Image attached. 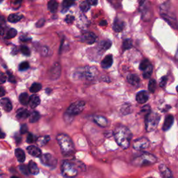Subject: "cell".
I'll return each instance as SVG.
<instances>
[{
    "label": "cell",
    "mask_w": 178,
    "mask_h": 178,
    "mask_svg": "<svg viewBox=\"0 0 178 178\" xmlns=\"http://www.w3.org/2000/svg\"><path fill=\"white\" fill-rule=\"evenodd\" d=\"M19 169L22 173H23L25 175H28L30 173L29 168L27 167V166H25V165H20Z\"/></svg>",
    "instance_id": "obj_38"
},
{
    "label": "cell",
    "mask_w": 178,
    "mask_h": 178,
    "mask_svg": "<svg viewBox=\"0 0 178 178\" xmlns=\"http://www.w3.org/2000/svg\"><path fill=\"white\" fill-rule=\"evenodd\" d=\"M39 119H40V114L38 112L33 111V112H31V114H30L29 122H31V123L36 122Z\"/></svg>",
    "instance_id": "obj_28"
},
{
    "label": "cell",
    "mask_w": 178,
    "mask_h": 178,
    "mask_svg": "<svg viewBox=\"0 0 178 178\" xmlns=\"http://www.w3.org/2000/svg\"><path fill=\"white\" fill-rule=\"evenodd\" d=\"M1 105H2V108L4 109V111H6V112L11 111L13 109L11 102L10 101V100L9 98H6V97L2 98Z\"/></svg>",
    "instance_id": "obj_15"
},
{
    "label": "cell",
    "mask_w": 178,
    "mask_h": 178,
    "mask_svg": "<svg viewBox=\"0 0 178 178\" xmlns=\"http://www.w3.org/2000/svg\"><path fill=\"white\" fill-rule=\"evenodd\" d=\"M73 1H75V0H73Z\"/></svg>",
    "instance_id": "obj_59"
},
{
    "label": "cell",
    "mask_w": 178,
    "mask_h": 178,
    "mask_svg": "<svg viewBox=\"0 0 178 178\" xmlns=\"http://www.w3.org/2000/svg\"><path fill=\"white\" fill-rule=\"evenodd\" d=\"M16 141L17 143V144H20V143L21 141H22L21 137L20 136H17L16 138Z\"/></svg>",
    "instance_id": "obj_52"
},
{
    "label": "cell",
    "mask_w": 178,
    "mask_h": 178,
    "mask_svg": "<svg viewBox=\"0 0 178 178\" xmlns=\"http://www.w3.org/2000/svg\"><path fill=\"white\" fill-rule=\"evenodd\" d=\"M22 16H20V15L17 14H11L8 17V20L10 22H12V23H16V22H19L20 20L22 18Z\"/></svg>",
    "instance_id": "obj_27"
},
{
    "label": "cell",
    "mask_w": 178,
    "mask_h": 178,
    "mask_svg": "<svg viewBox=\"0 0 178 178\" xmlns=\"http://www.w3.org/2000/svg\"><path fill=\"white\" fill-rule=\"evenodd\" d=\"M29 112L26 109H19L16 113V117L18 119H26L27 118L29 117Z\"/></svg>",
    "instance_id": "obj_19"
},
{
    "label": "cell",
    "mask_w": 178,
    "mask_h": 178,
    "mask_svg": "<svg viewBox=\"0 0 178 178\" xmlns=\"http://www.w3.org/2000/svg\"><path fill=\"white\" fill-rule=\"evenodd\" d=\"M6 75L5 74L4 72H1V75H0V81H1V84H4L6 82Z\"/></svg>",
    "instance_id": "obj_47"
},
{
    "label": "cell",
    "mask_w": 178,
    "mask_h": 178,
    "mask_svg": "<svg viewBox=\"0 0 178 178\" xmlns=\"http://www.w3.org/2000/svg\"><path fill=\"white\" fill-rule=\"evenodd\" d=\"M85 107V102L83 101H78L72 103L71 106L67 108L66 114L71 116H74L79 114L83 111Z\"/></svg>",
    "instance_id": "obj_7"
},
{
    "label": "cell",
    "mask_w": 178,
    "mask_h": 178,
    "mask_svg": "<svg viewBox=\"0 0 178 178\" xmlns=\"http://www.w3.org/2000/svg\"><path fill=\"white\" fill-rule=\"evenodd\" d=\"M5 137V134L3 132H2V136H1V139H4V138Z\"/></svg>",
    "instance_id": "obj_55"
},
{
    "label": "cell",
    "mask_w": 178,
    "mask_h": 178,
    "mask_svg": "<svg viewBox=\"0 0 178 178\" xmlns=\"http://www.w3.org/2000/svg\"><path fill=\"white\" fill-rule=\"evenodd\" d=\"M157 157L154 155L144 152L139 157L134 158L132 164L136 166H147L156 163Z\"/></svg>",
    "instance_id": "obj_4"
},
{
    "label": "cell",
    "mask_w": 178,
    "mask_h": 178,
    "mask_svg": "<svg viewBox=\"0 0 178 178\" xmlns=\"http://www.w3.org/2000/svg\"><path fill=\"white\" fill-rule=\"evenodd\" d=\"M100 24L101 25V26H105V25L107 24V22L106 20H102L101 22H100Z\"/></svg>",
    "instance_id": "obj_54"
},
{
    "label": "cell",
    "mask_w": 178,
    "mask_h": 178,
    "mask_svg": "<svg viewBox=\"0 0 178 178\" xmlns=\"http://www.w3.org/2000/svg\"><path fill=\"white\" fill-rule=\"evenodd\" d=\"M1 94H0V96L1 97H3L4 95H5V91H4V89H3V87H1Z\"/></svg>",
    "instance_id": "obj_53"
},
{
    "label": "cell",
    "mask_w": 178,
    "mask_h": 178,
    "mask_svg": "<svg viewBox=\"0 0 178 178\" xmlns=\"http://www.w3.org/2000/svg\"><path fill=\"white\" fill-rule=\"evenodd\" d=\"M174 122V117L172 116V115H169L166 117L165 118L164 123L163 125V130L164 131H168V130L170 129V127H172L173 124Z\"/></svg>",
    "instance_id": "obj_13"
},
{
    "label": "cell",
    "mask_w": 178,
    "mask_h": 178,
    "mask_svg": "<svg viewBox=\"0 0 178 178\" xmlns=\"http://www.w3.org/2000/svg\"><path fill=\"white\" fill-rule=\"evenodd\" d=\"M159 169L163 178H174L171 171L166 165L161 164L159 166Z\"/></svg>",
    "instance_id": "obj_11"
},
{
    "label": "cell",
    "mask_w": 178,
    "mask_h": 178,
    "mask_svg": "<svg viewBox=\"0 0 178 178\" xmlns=\"http://www.w3.org/2000/svg\"><path fill=\"white\" fill-rule=\"evenodd\" d=\"M160 13L162 17L169 23L173 28L178 29V22L173 10L169 3L163 4L160 7Z\"/></svg>",
    "instance_id": "obj_2"
},
{
    "label": "cell",
    "mask_w": 178,
    "mask_h": 178,
    "mask_svg": "<svg viewBox=\"0 0 178 178\" xmlns=\"http://www.w3.org/2000/svg\"><path fill=\"white\" fill-rule=\"evenodd\" d=\"M8 74H9V82H12V83H16V79H15V77H14L13 75L11 73H9V72H8Z\"/></svg>",
    "instance_id": "obj_49"
},
{
    "label": "cell",
    "mask_w": 178,
    "mask_h": 178,
    "mask_svg": "<svg viewBox=\"0 0 178 178\" xmlns=\"http://www.w3.org/2000/svg\"><path fill=\"white\" fill-rule=\"evenodd\" d=\"M168 81V77L166 76H164L162 77L161 79H160V82H159V86L161 87H164L166 86V82Z\"/></svg>",
    "instance_id": "obj_44"
},
{
    "label": "cell",
    "mask_w": 178,
    "mask_h": 178,
    "mask_svg": "<svg viewBox=\"0 0 178 178\" xmlns=\"http://www.w3.org/2000/svg\"><path fill=\"white\" fill-rule=\"evenodd\" d=\"M27 151H28L29 153L34 156L35 157H41V150H40L38 147L36 146H34V145H30L27 148Z\"/></svg>",
    "instance_id": "obj_14"
},
{
    "label": "cell",
    "mask_w": 178,
    "mask_h": 178,
    "mask_svg": "<svg viewBox=\"0 0 178 178\" xmlns=\"http://www.w3.org/2000/svg\"><path fill=\"white\" fill-rule=\"evenodd\" d=\"M157 83L154 79H150L148 84V90L150 93H154L156 90Z\"/></svg>",
    "instance_id": "obj_35"
},
{
    "label": "cell",
    "mask_w": 178,
    "mask_h": 178,
    "mask_svg": "<svg viewBox=\"0 0 178 178\" xmlns=\"http://www.w3.org/2000/svg\"><path fill=\"white\" fill-rule=\"evenodd\" d=\"M116 141L122 148L127 149L129 147L132 134L130 130L123 125L118 126L114 132Z\"/></svg>",
    "instance_id": "obj_1"
},
{
    "label": "cell",
    "mask_w": 178,
    "mask_h": 178,
    "mask_svg": "<svg viewBox=\"0 0 178 178\" xmlns=\"http://www.w3.org/2000/svg\"><path fill=\"white\" fill-rule=\"evenodd\" d=\"M127 82L132 86H138L140 83L139 77L136 74H129L127 76Z\"/></svg>",
    "instance_id": "obj_21"
},
{
    "label": "cell",
    "mask_w": 178,
    "mask_h": 178,
    "mask_svg": "<svg viewBox=\"0 0 178 178\" xmlns=\"http://www.w3.org/2000/svg\"><path fill=\"white\" fill-rule=\"evenodd\" d=\"M36 137L33 135L32 134H29L28 136H27V143H32L34 141H37Z\"/></svg>",
    "instance_id": "obj_42"
},
{
    "label": "cell",
    "mask_w": 178,
    "mask_h": 178,
    "mask_svg": "<svg viewBox=\"0 0 178 178\" xmlns=\"http://www.w3.org/2000/svg\"><path fill=\"white\" fill-rule=\"evenodd\" d=\"M28 132V127H27V125L26 124H23L21 125V128H20V133L22 134H26V133Z\"/></svg>",
    "instance_id": "obj_46"
},
{
    "label": "cell",
    "mask_w": 178,
    "mask_h": 178,
    "mask_svg": "<svg viewBox=\"0 0 178 178\" xmlns=\"http://www.w3.org/2000/svg\"><path fill=\"white\" fill-rule=\"evenodd\" d=\"M86 2L89 4V5H91V6H95V5L97 4V2H98V0H86Z\"/></svg>",
    "instance_id": "obj_50"
},
{
    "label": "cell",
    "mask_w": 178,
    "mask_h": 178,
    "mask_svg": "<svg viewBox=\"0 0 178 178\" xmlns=\"http://www.w3.org/2000/svg\"><path fill=\"white\" fill-rule=\"evenodd\" d=\"M176 90H177V93H178V86H177V88H176Z\"/></svg>",
    "instance_id": "obj_57"
},
{
    "label": "cell",
    "mask_w": 178,
    "mask_h": 178,
    "mask_svg": "<svg viewBox=\"0 0 178 178\" xmlns=\"http://www.w3.org/2000/svg\"><path fill=\"white\" fill-rule=\"evenodd\" d=\"M132 42L131 39H126L123 41V43H122V49L127 50L129 49L132 47Z\"/></svg>",
    "instance_id": "obj_33"
},
{
    "label": "cell",
    "mask_w": 178,
    "mask_h": 178,
    "mask_svg": "<svg viewBox=\"0 0 178 178\" xmlns=\"http://www.w3.org/2000/svg\"><path fill=\"white\" fill-rule=\"evenodd\" d=\"M15 154L17 158V161L20 163L24 162L26 159V156H25L24 152L20 148H17L15 151Z\"/></svg>",
    "instance_id": "obj_22"
},
{
    "label": "cell",
    "mask_w": 178,
    "mask_h": 178,
    "mask_svg": "<svg viewBox=\"0 0 178 178\" xmlns=\"http://www.w3.org/2000/svg\"><path fill=\"white\" fill-rule=\"evenodd\" d=\"M129 109H130V106H129V105L127 104L126 106H125V105H124V106L122 107V109H121V112L124 115H127V114H129V113H130Z\"/></svg>",
    "instance_id": "obj_43"
},
{
    "label": "cell",
    "mask_w": 178,
    "mask_h": 178,
    "mask_svg": "<svg viewBox=\"0 0 178 178\" xmlns=\"http://www.w3.org/2000/svg\"><path fill=\"white\" fill-rule=\"evenodd\" d=\"M80 9L83 12H87L90 9V5L87 2H82L79 5Z\"/></svg>",
    "instance_id": "obj_37"
},
{
    "label": "cell",
    "mask_w": 178,
    "mask_h": 178,
    "mask_svg": "<svg viewBox=\"0 0 178 178\" xmlns=\"http://www.w3.org/2000/svg\"><path fill=\"white\" fill-rule=\"evenodd\" d=\"M56 139L64 155L65 156H71L74 153V147L73 142L67 135L59 134L57 135Z\"/></svg>",
    "instance_id": "obj_3"
},
{
    "label": "cell",
    "mask_w": 178,
    "mask_h": 178,
    "mask_svg": "<svg viewBox=\"0 0 178 178\" xmlns=\"http://www.w3.org/2000/svg\"><path fill=\"white\" fill-rule=\"evenodd\" d=\"M149 178H152V177H149Z\"/></svg>",
    "instance_id": "obj_58"
},
{
    "label": "cell",
    "mask_w": 178,
    "mask_h": 178,
    "mask_svg": "<svg viewBox=\"0 0 178 178\" xmlns=\"http://www.w3.org/2000/svg\"><path fill=\"white\" fill-rule=\"evenodd\" d=\"M45 22V19H41V20H39L38 21V22H37L36 24V27H42L44 25Z\"/></svg>",
    "instance_id": "obj_48"
},
{
    "label": "cell",
    "mask_w": 178,
    "mask_h": 178,
    "mask_svg": "<svg viewBox=\"0 0 178 178\" xmlns=\"http://www.w3.org/2000/svg\"><path fill=\"white\" fill-rule=\"evenodd\" d=\"M41 103V99L38 95H34L30 97V101H29V106L31 107L32 109L37 107Z\"/></svg>",
    "instance_id": "obj_18"
},
{
    "label": "cell",
    "mask_w": 178,
    "mask_h": 178,
    "mask_svg": "<svg viewBox=\"0 0 178 178\" xmlns=\"http://www.w3.org/2000/svg\"><path fill=\"white\" fill-rule=\"evenodd\" d=\"M41 161L42 164L49 167L54 168L57 165L56 159H55L52 154L48 153L42 155L41 157Z\"/></svg>",
    "instance_id": "obj_9"
},
{
    "label": "cell",
    "mask_w": 178,
    "mask_h": 178,
    "mask_svg": "<svg viewBox=\"0 0 178 178\" xmlns=\"http://www.w3.org/2000/svg\"><path fill=\"white\" fill-rule=\"evenodd\" d=\"M94 121L100 127H105L107 125V120L101 116H96L94 117Z\"/></svg>",
    "instance_id": "obj_23"
},
{
    "label": "cell",
    "mask_w": 178,
    "mask_h": 178,
    "mask_svg": "<svg viewBox=\"0 0 178 178\" xmlns=\"http://www.w3.org/2000/svg\"><path fill=\"white\" fill-rule=\"evenodd\" d=\"M61 171L63 175L67 177H74L77 175V170L74 164L67 161H64L62 164Z\"/></svg>",
    "instance_id": "obj_6"
},
{
    "label": "cell",
    "mask_w": 178,
    "mask_h": 178,
    "mask_svg": "<svg viewBox=\"0 0 178 178\" xmlns=\"http://www.w3.org/2000/svg\"><path fill=\"white\" fill-rule=\"evenodd\" d=\"M152 71H153V67H152V64H150L149 67H147L146 70H145L143 71V76L145 79H148L151 76V74L152 73Z\"/></svg>",
    "instance_id": "obj_31"
},
{
    "label": "cell",
    "mask_w": 178,
    "mask_h": 178,
    "mask_svg": "<svg viewBox=\"0 0 178 178\" xmlns=\"http://www.w3.org/2000/svg\"><path fill=\"white\" fill-rule=\"evenodd\" d=\"M125 23L124 22L120 21L118 19H116L114 21V25H113V29L116 32L122 31L124 29Z\"/></svg>",
    "instance_id": "obj_20"
},
{
    "label": "cell",
    "mask_w": 178,
    "mask_h": 178,
    "mask_svg": "<svg viewBox=\"0 0 178 178\" xmlns=\"http://www.w3.org/2000/svg\"><path fill=\"white\" fill-rule=\"evenodd\" d=\"M150 141L147 138L141 137L137 139L134 141L133 147L136 150H142L147 148L149 147Z\"/></svg>",
    "instance_id": "obj_8"
},
{
    "label": "cell",
    "mask_w": 178,
    "mask_h": 178,
    "mask_svg": "<svg viewBox=\"0 0 178 178\" xmlns=\"http://www.w3.org/2000/svg\"><path fill=\"white\" fill-rule=\"evenodd\" d=\"M20 50L22 53L25 55V56H29L30 54H31L30 49H29V47H27V46H22Z\"/></svg>",
    "instance_id": "obj_41"
},
{
    "label": "cell",
    "mask_w": 178,
    "mask_h": 178,
    "mask_svg": "<svg viewBox=\"0 0 178 178\" xmlns=\"http://www.w3.org/2000/svg\"><path fill=\"white\" fill-rule=\"evenodd\" d=\"M42 89V85L39 83H34L31 85V86L30 87L29 91L30 92L34 93H36L40 91Z\"/></svg>",
    "instance_id": "obj_29"
},
{
    "label": "cell",
    "mask_w": 178,
    "mask_h": 178,
    "mask_svg": "<svg viewBox=\"0 0 178 178\" xmlns=\"http://www.w3.org/2000/svg\"><path fill=\"white\" fill-rule=\"evenodd\" d=\"M29 67V63L24 61V62L21 63V64H20V66H19V70L20 71H26V70L28 69Z\"/></svg>",
    "instance_id": "obj_40"
},
{
    "label": "cell",
    "mask_w": 178,
    "mask_h": 178,
    "mask_svg": "<svg viewBox=\"0 0 178 178\" xmlns=\"http://www.w3.org/2000/svg\"><path fill=\"white\" fill-rule=\"evenodd\" d=\"M11 178H20L18 177H16V176H12Z\"/></svg>",
    "instance_id": "obj_56"
},
{
    "label": "cell",
    "mask_w": 178,
    "mask_h": 178,
    "mask_svg": "<svg viewBox=\"0 0 178 178\" xmlns=\"http://www.w3.org/2000/svg\"><path fill=\"white\" fill-rule=\"evenodd\" d=\"M17 34V31L16 29H11L8 32H7L6 36V39L13 38H14L15 36H16Z\"/></svg>",
    "instance_id": "obj_36"
},
{
    "label": "cell",
    "mask_w": 178,
    "mask_h": 178,
    "mask_svg": "<svg viewBox=\"0 0 178 178\" xmlns=\"http://www.w3.org/2000/svg\"><path fill=\"white\" fill-rule=\"evenodd\" d=\"M19 100L20 102L23 105H27L29 104L30 101V97L29 96V95L27 93H23L20 94L19 97Z\"/></svg>",
    "instance_id": "obj_26"
},
{
    "label": "cell",
    "mask_w": 178,
    "mask_h": 178,
    "mask_svg": "<svg viewBox=\"0 0 178 178\" xmlns=\"http://www.w3.org/2000/svg\"><path fill=\"white\" fill-rule=\"evenodd\" d=\"M113 64V56L112 55L109 54L104 57V59L101 62V66L104 69L109 68L112 66Z\"/></svg>",
    "instance_id": "obj_17"
},
{
    "label": "cell",
    "mask_w": 178,
    "mask_h": 178,
    "mask_svg": "<svg viewBox=\"0 0 178 178\" xmlns=\"http://www.w3.org/2000/svg\"><path fill=\"white\" fill-rule=\"evenodd\" d=\"M73 0H64V3H63V7L64 9L67 10L70 6H71L73 4Z\"/></svg>",
    "instance_id": "obj_39"
},
{
    "label": "cell",
    "mask_w": 178,
    "mask_h": 178,
    "mask_svg": "<svg viewBox=\"0 0 178 178\" xmlns=\"http://www.w3.org/2000/svg\"><path fill=\"white\" fill-rule=\"evenodd\" d=\"M96 36L92 32H87L84 34V41L89 45L93 44L96 41Z\"/></svg>",
    "instance_id": "obj_16"
},
{
    "label": "cell",
    "mask_w": 178,
    "mask_h": 178,
    "mask_svg": "<svg viewBox=\"0 0 178 178\" xmlns=\"http://www.w3.org/2000/svg\"><path fill=\"white\" fill-rule=\"evenodd\" d=\"M28 168L29 172L33 175H38L39 173V169L38 167L37 164L33 161H30L28 164Z\"/></svg>",
    "instance_id": "obj_24"
},
{
    "label": "cell",
    "mask_w": 178,
    "mask_h": 178,
    "mask_svg": "<svg viewBox=\"0 0 178 178\" xmlns=\"http://www.w3.org/2000/svg\"><path fill=\"white\" fill-rule=\"evenodd\" d=\"M150 64H150L148 60L144 59V60H143V61L141 63V64H140L139 68H140V70H141V71H144L145 70H146L147 67H149V66Z\"/></svg>",
    "instance_id": "obj_34"
},
{
    "label": "cell",
    "mask_w": 178,
    "mask_h": 178,
    "mask_svg": "<svg viewBox=\"0 0 178 178\" xmlns=\"http://www.w3.org/2000/svg\"><path fill=\"white\" fill-rule=\"evenodd\" d=\"M59 6V3L56 0H50L47 4V8L49 11L52 13H55L56 11Z\"/></svg>",
    "instance_id": "obj_25"
},
{
    "label": "cell",
    "mask_w": 178,
    "mask_h": 178,
    "mask_svg": "<svg viewBox=\"0 0 178 178\" xmlns=\"http://www.w3.org/2000/svg\"><path fill=\"white\" fill-rule=\"evenodd\" d=\"M111 46V42L109 41H102L101 43L100 44V49L103 50V51H105V50H107L108 49H109Z\"/></svg>",
    "instance_id": "obj_32"
},
{
    "label": "cell",
    "mask_w": 178,
    "mask_h": 178,
    "mask_svg": "<svg viewBox=\"0 0 178 178\" xmlns=\"http://www.w3.org/2000/svg\"><path fill=\"white\" fill-rule=\"evenodd\" d=\"M160 117L156 113L150 112L145 116V128L147 132H152L157 128Z\"/></svg>",
    "instance_id": "obj_5"
},
{
    "label": "cell",
    "mask_w": 178,
    "mask_h": 178,
    "mask_svg": "<svg viewBox=\"0 0 178 178\" xmlns=\"http://www.w3.org/2000/svg\"><path fill=\"white\" fill-rule=\"evenodd\" d=\"M149 99V96L147 93L145 91H142L138 93L136 97V100L138 103L139 104H144Z\"/></svg>",
    "instance_id": "obj_12"
},
{
    "label": "cell",
    "mask_w": 178,
    "mask_h": 178,
    "mask_svg": "<svg viewBox=\"0 0 178 178\" xmlns=\"http://www.w3.org/2000/svg\"><path fill=\"white\" fill-rule=\"evenodd\" d=\"M21 2H22V0H12L11 1V4L12 5H15V6H17V5H19L21 4Z\"/></svg>",
    "instance_id": "obj_51"
},
{
    "label": "cell",
    "mask_w": 178,
    "mask_h": 178,
    "mask_svg": "<svg viewBox=\"0 0 178 178\" xmlns=\"http://www.w3.org/2000/svg\"><path fill=\"white\" fill-rule=\"evenodd\" d=\"M74 16H71V15H68V16H67L66 17V22H67V24H71L74 22Z\"/></svg>",
    "instance_id": "obj_45"
},
{
    "label": "cell",
    "mask_w": 178,
    "mask_h": 178,
    "mask_svg": "<svg viewBox=\"0 0 178 178\" xmlns=\"http://www.w3.org/2000/svg\"><path fill=\"white\" fill-rule=\"evenodd\" d=\"M61 67L59 63H55L49 71V78L52 80H56L61 76Z\"/></svg>",
    "instance_id": "obj_10"
},
{
    "label": "cell",
    "mask_w": 178,
    "mask_h": 178,
    "mask_svg": "<svg viewBox=\"0 0 178 178\" xmlns=\"http://www.w3.org/2000/svg\"><path fill=\"white\" fill-rule=\"evenodd\" d=\"M49 140H50V137L49 136H45L38 138V139H37V143L40 145L42 146V145L47 144V143L49 141Z\"/></svg>",
    "instance_id": "obj_30"
}]
</instances>
